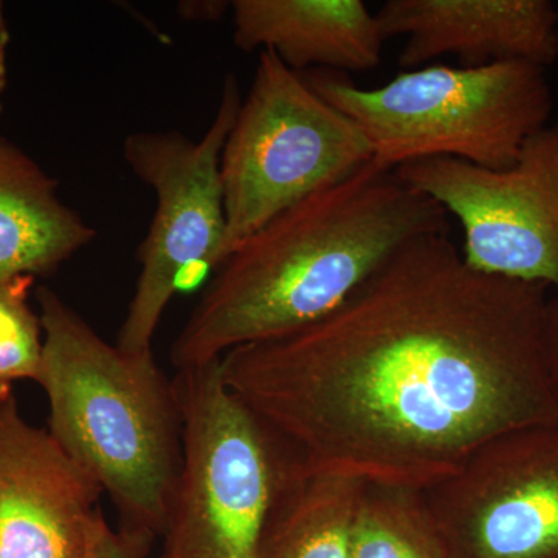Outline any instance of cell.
<instances>
[{
	"mask_svg": "<svg viewBox=\"0 0 558 558\" xmlns=\"http://www.w3.org/2000/svg\"><path fill=\"white\" fill-rule=\"evenodd\" d=\"M549 293L470 269L449 234L417 238L339 310L231 349L220 379L307 468L424 492L490 440L557 424Z\"/></svg>",
	"mask_w": 558,
	"mask_h": 558,
	"instance_id": "cell-1",
	"label": "cell"
},
{
	"mask_svg": "<svg viewBox=\"0 0 558 558\" xmlns=\"http://www.w3.org/2000/svg\"><path fill=\"white\" fill-rule=\"evenodd\" d=\"M449 233L446 209L369 161L270 220L220 264L172 344V365L196 368L306 328L403 245Z\"/></svg>",
	"mask_w": 558,
	"mask_h": 558,
	"instance_id": "cell-2",
	"label": "cell"
},
{
	"mask_svg": "<svg viewBox=\"0 0 558 558\" xmlns=\"http://www.w3.org/2000/svg\"><path fill=\"white\" fill-rule=\"evenodd\" d=\"M38 303L49 435L109 495L121 527L156 538L182 468L174 384L153 351L108 343L54 290L40 288Z\"/></svg>",
	"mask_w": 558,
	"mask_h": 558,
	"instance_id": "cell-3",
	"label": "cell"
},
{
	"mask_svg": "<svg viewBox=\"0 0 558 558\" xmlns=\"http://www.w3.org/2000/svg\"><path fill=\"white\" fill-rule=\"evenodd\" d=\"M304 81L357 124L385 168L449 157L508 170L554 109L546 69L529 62L403 70L376 89L347 73L310 70Z\"/></svg>",
	"mask_w": 558,
	"mask_h": 558,
	"instance_id": "cell-4",
	"label": "cell"
},
{
	"mask_svg": "<svg viewBox=\"0 0 558 558\" xmlns=\"http://www.w3.org/2000/svg\"><path fill=\"white\" fill-rule=\"evenodd\" d=\"M182 468L159 558H260L304 459L223 385L219 360L178 371Z\"/></svg>",
	"mask_w": 558,
	"mask_h": 558,
	"instance_id": "cell-5",
	"label": "cell"
},
{
	"mask_svg": "<svg viewBox=\"0 0 558 558\" xmlns=\"http://www.w3.org/2000/svg\"><path fill=\"white\" fill-rule=\"evenodd\" d=\"M369 161L373 149L357 124L277 54L259 51L220 156L227 258L270 220Z\"/></svg>",
	"mask_w": 558,
	"mask_h": 558,
	"instance_id": "cell-6",
	"label": "cell"
},
{
	"mask_svg": "<svg viewBox=\"0 0 558 558\" xmlns=\"http://www.w3.org/2000/svg\"><path fill=\"white\" fill-rule=\"evenodd\" d=\"M241 101L240 83L229 75L202 138L179 131H140L124 140V161L156 197L138 250L137 284L117 337L124 351H153L154 333L183 275L196 266L216 270L227 258L220 156Z\"/></svg>",
	"mask_w": 558,
	"mask_h": 558,
	"instance_id": "cell-7",
	"label": "cell"
},
{
	"mask_svg": "<svg viewBox=\"0 0 558 558\" xmlns=\"http://www.w3.org/2000/svg\"><path fill=\"white\" fill-rule=\"evenodd\" d=\"M396 172L458 219L470 269L558 292V123L532 135L508 170L438 157Z\"/></svg>",
	"mask_w": 558,
	"mask_h": 558,
	"instance_id": "cell-8",
	"label": "cell"
},
{
	"mask_svg": "<svg viewBox=\"0 0 558 558\" xmlns=\"http://www.w3.org/2000/svg\"><path fill=\"white\" fill-rule=\"evenodd\" d=\"M422 494L446 558H558V422L490 440Z\"/></svg>",
	"mask_w": 558,
	"mask_h": 558,
	"instance_id": "cell-9",
	"label": "cell"
},
{
	"mask_svg": "<svg viewBox=\"0 0 558 558\" xmlns=\"http://www.w3.org/2000/svg\"><path fill=\"white\" fill-rule=\"evenodd\" d=\"M105 494L97 480L0 402V558H84Z\"/></svg>",
	"mask_w": 558,
	"mask_h": 558,
	"instance_id": "cell-10",
	"label": "cell"
},
{
	"mask_svg": "<svg viewBox=\"0 0 558 558\" xmlns=\"http://www.w3.org/2000/svg\"><path fill=\"white\" fill-rule=\"evenodd\" d=\"M376 20L385 40L405 38L403 70L446 54L461 68L558 61V9L549 0H387Z\"/></svg>",
	"mask_w": 558,
	"mask_h": 558,
	"instance_id": "cell-11",
	"label": "cell"
},
{
	"mask_svg": "<svg viewBox=\"0 0 558 558\" xmlns=\"http://www.w3.org/2000/svg\"><path fill=\"white\" fill-rule=\"evenodd\" d=\"M230 9L238 49L270 51L295 72L380 65L387 40L363 0H234Z\"/></svg>",
	"mask_w": 558,
	"mask_h": 558,
	"instance_id": "cell-12",
	"label": "cell"
},
{
	"mask_svg": "<svg viewBox=\"0 0 558 558\" xmlns=\"http://www.w3.org/2000/svg\"><path fill=\"white\" fill-rule=\"evenodd\" d=\"M95 236L61 199L57 179L0 138V278L50 274Z\"/></svg>",
	"mask_w": 558,
	"mask_h": 558,
	"instance_id": "cell-13",
	"label": "cell"
},
{
	"mask_svg": "<svg viewBox=\"0 0 558 558\" xmlns=\"http://www.w3.org/2000/svg\"><path fill=\"white\" fill-rule=\"evenodd\" d=\"M365 486L304 462L271 519L260 558H351L352 521Z\"/></svg>",
	"mask_w": 558,
	"mask_h": 558,
	"instance_id": "cell-14",
	"label": "cell"
},
{
	"mask_svg": "<svg viewBox=\"0 0 558 558\" xmlns=\"http://www.w3.org/2000/svg\"><path fill=\"white\" fill-rule=\"evenodd\" d=\"M351 558H446L424 494L366 484L351 527Z\"/></svg>",
	"mask_w": 558,
	"mask_h": 558,
	"instance_id": "cell-15",
	"label": "cell"
},
{
	"mask_svg": "<svg viewBox=\"0 0 558 558\" xmlns=\"http://www.w3.org/2000/svg\"><path fill=\"white\" fill-rule=\"evenodd\" d=\"M35 278H0V379L38 380L44 330L28 304Z\"/></svg>",
	"mask_w": 558,
	"mask_h": 558,
	"instance_id": "cell-16",
	"label": "cell"
},
{
	"mask_svg": "<svg viewBox=\"0 0 558 558\" xmlns=\"http://www.w3.org/2000/svg\"><path fill=\"white\" fill-rule=\"evenodd\" d=\"M153 539L149 535L123 527L113 531L101 512L95 523L89 548L84 558H145L148 556Z\"/></svg>",
	"mask_w": 558,
	"mask_h": 558,
	"instance_id": "cell-17",
	"label": "cell"
},
{
	"mask_svg": "<svg viewBox=\"0 0 558 558\" xmlns=\"http://www.w3.org/2000/svg\"><path fill=\"white\" fill-rule=\"evenodd\" d=\"M546 365L550 381L558 399V292H550L545 307V325H543Z\"/></svg>",
	"mask_w": 558,
	"mask_h": 558,
	"instance_id": "cell-18",
	"label": "cell"
},
{
	"mask_svg": "<svg viewBox=\"0 0 558 558\" xmlns=\"http://www.w3.org/2000/svg\"><path fill=\"white\" fill-rule=\"evenodd\" d=\"M11 33L9 20H7L5 7L0 2V112H2L3 94L9 83V49Z\"/></svg>",
	"mask_w": 558,
	"mask_h": 558,
	"instance_id": "cell-19",
	"label": "cell"
},
{
	"mask_svg": "<svg viewBox=\"0 0 558 558\" xmlns=\"http://www.w3.org/2000/svg\"><path fill=\"white\" fill-rule=\"evenodd\" d=\"M10 396H13V385L9 384V381L0 379V402H2V400L9 399Z\"/></svg>",
	"mask_w": 558,
	"mask_h": 558,
	"instance_id": "cell-20",
	"label": "cell"
}]
</instances>
